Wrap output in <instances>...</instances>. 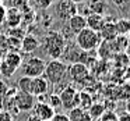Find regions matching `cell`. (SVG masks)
Listing matches in <instances>:
<instances>
[{
    "instance_id": "10",
    "label": "cell",
    "mask_w": 130,
    "mask_h": 121,
    "mask_svg": "<svg viewBox=\"0 0 130 121\" xmlns=\"http://www.w3.org/2000/svg\"><path fill=\"white\" fill-rule=\"evenodd\" d=\"M99 36H101L102 42H112L116 39L118 34H116V28H115V20H106L102 25V28L99 29Z\"/></svg>"
},
{
    "instance_id": "14",
    "label": "cell",
    "mask_w": 130,
    "mask_h": 121,
    "mask_svg": "<svg viewBox=\"0 0 130 121\" xmlns=\"http://www.w3.org/2000/svg\"><path fill=\"white\" fill-rule=\"evenodd\" d=\"M39 45H41L39 40H38L34 35H25V36L23 38V40H21L20 47L24 53H34L35 50L39 49Z\"/></svg>"
},
{
    "instance_id": "13",
    "label": "cell",
    "mask_w": 130,
    "mask_h": 121,
    "mask_svg": "<svg viewBox=\"0 0 130 121\" xmlns=\"http://www.w3.org/2000/svg\"><path fill=\"white\" fill-rule=\"evenodd\" d=\"M4 22L10 28H17L23 22V13L20 10L14 9V7H9L6 11V20H4Z\"/></svg>"
},
{
    "instance_id": "32",
    "label": "cell",
    "mask_w": 130,
    "mask_h": 121,
    "mask_svg": "<svg viewBox=\"0 0 130 121\" xmlns=\"http://www.w3.org/2000/svg\"><path fill=\"white\" fill-rule=\"evenodd\" d=\"M70 2H73V3H76V4H78V3H84L85 0H70Z\"/></svg>"
},
{
    "instance_id": "19",
    "label": "cell",
    "mask_w": 130,
    "mask_h": 121,
    "mask_svg": "<svg viewBox=\"0 0 130 121\" xmlns=\"http://www.w3.org/2000/svg\"><path fill=\"white\" fill-rule=\"evenodd\" d=\"M104 114H105V106L101 103H92L91 107L88 109V115L91 117V120H99Z\"/></svg>"
},
{
    "instance_id": "37",
    "label": "cell",
    "mask_w": 130,
    "mask_h": 121,
    "mask_svg": "<svg viewBox=\"0 0 130 121\" xmlns=\"http://www.w3.org/2000/svg\"><path fill=\"white\" fill-rule=\"evenodd\" d=\"M32 2H37V0H32Z\"/></svg>"
},
{
    "instance_id": "15",
    "label": "cell",
    "mask_w": 130,
    "mask_h": 121,
    "mask_svg": "<svg viewBox=\"0 0 130 121\" xmlns=\"http://www.w3.org/2000/svg\"><path fill=\"white\" fill-rule=\"evenodd\" d=\"M85 22H87V28L92 29L95 32H99V29L102 28L105 22L104 15L101 14H95V13H90L88 15H85Z\"/></svg>"
},
{
    "instance_id": "17",
    "label": "cell",
    "mask_w": 130,
    "mask_h": 121,
    "mask_svg": "<svg viewBox=\"0 0 130 121\" xmlns=\"http://www.w3.org/2000/svg\"><path fill=\"white\" fill-rule=\"evenodd\" d=\"M3 60L9 63L11 67H14L15 70H17V68L23 64V57H21V54L17 53V52H13V50L11 52H7V53L4 54Z\"/></svg>"
},
{
    "instance_id": "9",
    "label": "cell",
    "mask_w": 130,
    "mask_h": 121,
    "mask_svg": "<svg viewBox=\"0 0 130 121\" xmlns=\"http://www.w3.org/2000/svg\"><path fill=\"white\" fill-rule=\"evenodd\" d=\"M34 117L38 121H51L52 117L55 115V110L49 106L46 102H38L34 106Z\"/></svg>"
},
{
    "instance_id": "23",
    "label": "cell",
    "mask_w": 130,
    "mask_h": 121,
    "mask_svg": "<svg viewBox=\"0 0 130 121\" xmlns=\"http://www.w3.org/2000/svg\"><path fill=\"white\" fill-rule=\"evenodd\" d=\"M9 36L10 38H14V39H18V40H23V38L25 36V31L24 28H10V32H9Z\"/></svg>"
},
{
    "instance_id": "31",
    "label": "cell",
    "mask_w": 130,
    "mask_h": 121,
    "mask_svg": "<svg viewBox=\"0 0 130 121\" xmlns=\"http://www.w3.org/2000/svg\"><path fill=\"white\" fill-rule=\"evenodd\" d=\"M113 2L116 3V6H122L123 3H126L127 0H113Z\"/></svg>"
},
{
    "instance_id": "2",
    "label": "cell",
    "mask_w": 130,
    "mask_h": 121,
    "mask_svg": "<svg viewBox=\"0 0 130 121\" xmlns=\"http://www.w3.org/2000/svg\"><path fill=\"white\" fill-rule=\"evenodd\" d=\"M101 42L99 34L90 28H84L80 34L76 35V45L81 52H94L99 47Z\"/></svg>"
},
{
    "instance_id": "5",
    "label": "cell",
    "mask_w": 130,
    "mask_h": 121,
    "mask_svg": "<svg viewBox=\"0 0 130 121\" xmlns=\"http://www.w3.org/2000/svg\"><path fill=\"white\" fill-rule=\"evenodd\" d=\"M67 74L70 75V79L73 82L84 84L90 77V68L87 64H83V63H73L67 67Z\"/></svg>"
},
{
    "instance_id": "29",
    "label": "cell",
    "mask_w": 130,
    "mask_h": 121,
    "mask_svg": "<svg viewBox=\"0 0 130 121\" xmlns=\"http://www.w3.org/2000/svg\"><path fill=\"white\" fill-rule=\"evenodd\" d=\"M7 90H9V88H7L6 82H4L3 79H0V96H4Z\"/></svg>"
},
{
    "instance_id": "16",
    "label": "cell",
    "mask_w": 130,
    "mask_h": 121,
    "mask_svg": "<svg viewBox=\"0 0 130 121\" xmlns=\"http://www.w3.org/2000/svg\"><path fill=\"white\" fill-rule=\"evenodd\" d=\"M116 34L120 36H126L130 32V18H119L115 21Z\"/></svg>"
},
{
    "instance_id": "36",
    "label": "cell",
    "mask_w": 130,
    "mask_h": 121,
    "mask_svg": "<svg viewBox=\"0 0 130 121\" xmlns=\"http://www.w3.org/2000/svg\"><path fill=\"white\" fill-rule=\"evenodd\" d=\"M2 110H3V109H2V104H0V111H2Z\"/></svg>"
},
{
    "instance_id": "8",
    "label": "cell",
    "mask_w": 130,
    "mask_h": 121,
    "mask_svg": "<svg viewBox=\"0 0 130 121\" xmlns=\"http://www.w3.org/2000/svg\"><path fill=\"white\" fill-rule=\"evenodd\" d=\"M14 103L18 111H29L35 106V96L31 93H24V92H15L14 95Z\"/></svg>"
},
{
    "instance_id": "1",
    "label": "cell",
    "mask_w": 130,
    "mask_h": 121,
    "mask_svg": "<svg viewBox=\"0 0 130 121\" xmlns=\"http://www.w3.org/2000/svg\"><path fill=\"white\" fill-rule=\"evenodd\" d=\"M42 46L52 60H59V59H62V54L64 52L66 39L63 38V35L60 32L51 31L45 35Z\"/></svg>"
},
{
    "instance_id": "24",
    "label": "cell",
    "mask_w": 130,
    "mask_h": 121,
    "mask_svg": "<svg viewBox=\"0 0 130 121\" xmlns=\"http://www.w3.org/2000/svg\"><path fill=\"white\" fill-rule=\"evenodd\" d=\"M28 3H29V0H10V4H11L10 7H14V9L23 11L24 9L28 7Z\"/></svg>"
},
{
    "instance_id": "18",
    "label": "cell",
    "mask_w": 130,
    "mask_h": 121,
    "mask_svg": "<svg viewBox=\"0 0 130 121\" xmlns=\"http://www.w3.org/2000/svg\"><path fill=\"white\" fill-rule=\"evenodd\" d=\"M17 89H18V92L31 93L32 92V78H29V77H27V75L20 77V78H18V82H17Z\"/></svg>"
},
{
    "instance_id": "21",
    "label": "cell",
    "mask_w": 130,
    "mask_h": 121,
    "mask_svg": "<svg viewBox=\"0 0 130 121\" xmlns=\"http://www.w3.org/2000/svg\"><path fill=\"white\" fill-rule=\"evenodd\" d=\"M92 102H91V96L87 92H81L78 93V107L83 110H87L91 107Z\"/></svg>"
},
{
    "instance_id": "27",
    "label": "cell",
    "mask_w": 130,
    "mask_h": 121,
    "mask_svg": "<svg viewBox=\"0 0 130 121\" xmlns=\"http://www.w3.org/2000/svg\"><path fill=\"white\" fill-rule=\"evenodd\" d=\"M0 121H13V114L2 110V111H0Z\"/></svg>"
},
{
    "instance_id": "30",
    "label": "cell",
    "mask_w": 130,
    "mask_h": 121,
    "mask_svg": "<svg viewBox=\"0 0 130 121\" xmlns=\"http://www.w3.org/2000/svg\"><path fill=\"white\" fill-rule=\"evenodd\" d=\"M118 121H130V114H127V113L120 114V115L118 117Z\"/></svg>"
},
{
    "instance_id": "12",
    "label": "cell",
    "mask_w": 130,
    "mask_h": 121,
    "mask_svg": "<svg viewBox=\"0 0 130 121\" xmlns=\"http://www.w3.org/2000/svg\"><path fill=\"white\" fill-rule=\"evenodd\" d=\"M67 28L71 32V35H77L83 31L84 28H87V22H85V15H81L77 13L76 15L70 18L67 21Z\"/></svg>"
},
{
    "instance_id": "33",
    "label": "cell",
    "mask_w": 130,
    "mask_h": 121,
    "mask_svg": "<svg viewBox=\"0 0 130 121\" xmlns=\"http://www.w3.org/2000/svg\"><path fill=\"white\" fill-rule=\"evenodd\" d=\"M91 4H94V3H98V2H102V0H88Z\"/></svg>"
},
{
    "instance_id": "35",
    "label": "cell",
    "mask_w": 130,
    "mask_h": 121,
    "mask_svg": "<svg viewBox=\"0 0 130 121\" xmlns=\"http://www.w3.org/2000/svg\"><path fill=\"white\" fill-rule=\"evenodd\" d=\"M127 35H129V36H127V39H129V40H130V32H129V34H127Z\"/></svg>"
},
{
    "instance_id": "28",
    "label": "cell",
    "mask_w": 130,
    "mask_h": 121,
    "mask_svg": "<svg viewBox=\"0 0 130 121\" xmlns=\"http://www.w3.org/2000/svg\"><path fill=\"white\" fill-rule=\"evenodd\" d=\"M6 11H7V7L0 3V25H2V24L4 22V20H6Z\"/></svg>"
},
{
    "instance_id": "6",
    "label": "cell",
    "mask_w": 130,
    "mask_h": 121,
    "mask_svg": "<svg viewBox=\"0 0 130 121\" xmlns=\"http://www.w3.org/2000/svg\"><path fill=\"white\" fill-rule=\"evenodd\" d=\"M77 14V4L70 0H57L56 4V15L62 21L67 22L73 15Z\"/></svg>"
},
{
    "instance_id": "26",
    "label": "cell",
    "mask_w": 130,
    "mask_h": 121,
    "mask_svg": "<svg viewBox=\"0 0 130 121\" xmlns=\"http://www.w3.org/2000/svg\"><path fill=\"white\" fill-rule=\"evenodd\" d=\"M51 121H70V120H69V115L66 113H55Z\"/></svg>"
},
{
    "instance_id": "34",
    "label": "cell",
    "mask_w": 130,
    "mask_h": 121,
    "mask_svg": "<svg viewBox=\"0 0 130 121\" xmlns=\"http://www.w3.org/2000/svg\"><path fill=\"white\" fill-rule=\"evenodd\" d=\"M49 2H51V3H52V4H53V2H56V0H49Z\"/></svg>"
},
{
    "instance_id": "7",
    "label": "cell",
    "mask_w": 130,
    "mask_h": 121,
    "mask_svg": "<svg viewBox=\"0 0 130 121\" xmlns=\"http://www.w3.org/2000/svg\"><path fill=\"white\" fill-rule=\"evenodd\" d=\"M62 100V106L67 110L78 107V93L71 85H67L60 93H57Z\"/></svg>"
},
{
    "instance_id": "4",
    "label": "cell",
    "mask_w": 130,
    "mask_h": 121,
    "mask_svg": "<svg viewBox=\"0 0 130 121\" xmlns=\"http://www.w3.org/2000/svg\"><path fill=\"white\" fill-rule=\"evenodd\" d=\"M45 67H46V63L42 57L32 56L28 60H25V63L23 64V72L24 75L29 77V78H38V77L43 75Z\"/></svg>"
},
{
    "instance_id": "25",
    "label": "cell",
    "mask_w": 130,
    "mask_h": 121,
    "mask_svg": "<svg viewBox=\"0 0 130 121\" xmlns=\"http://www.w3.org/2000/svg\"><path fill=\"white\" fill-rule=\"evenodd\" d=\"M101 121H118V115L112 111H106L101 117Z\"/></svg>"
},
{
    "instance_id": "22",
    "label": "cell",
    "mask_w": 130,
    "mask_h": 121,
    "mask_svg": "<svg viewBox=\"0 0 130 121\" xmlns=\"http://www.w3.org/2000/svg\"><path fill=\"white\" fill-rule=\"evenodd\" d=\"M46 103H48L55 111L62 106V100H60V96L57 95V93H51V95H48V102H46Z\"/></svg>"
},
{
    "instance_id": "20",
    "label": "cell",
    "mask_w": 130,
    "mask_h": 121,
    "mask_svg": "<svg viewBox=\"0 0 130 121\" xmlns=\"http://www.w3.org/2000/svg\"><path fill=\"white\" fill-rule=\"evenodd\" d=\"M15 68L11 67L7 61H4L3 59L0 60V75L4 77V78H11L13 75L15 74Z\"/></svg>"
},
{
    "instance_id": "11",
    "label": "cell",
    "mask_w": 130,
    "mask_h": 121,
    "mask_svg": "<svg viewBox=\"0 0 130 121\" xmlns=\"http://www.w3.org/2000/svg\"><path fill=\"white\" fill-rule=\"evenodd\" d=\"M32 96L35 98H42L49 95V82L45 79V77H38L32 78Z\"/></svg>"
},
{
    "instance_id": "38",
    "label": "cell",
    "mask_w": 130,
    "mask_h": 121,
    "mask_svg": "<svg viewBox=\"0 0 130 121\" xmlns=\"http://www.w3.org/2000/svg\"><path fill=\"white\" fill-rule=\"evenodd\" d=\"M0 60H2V56H0Z\"/></svg>"
},
{
    "instance_id": "3",
    "label": "cell",
    "mask_w": 130,
    "mask_h": 121,
    "mask_svg": "<svg viewBox=\"0 0 130 121\" xmlns=\"http://www.w3.org/2000/svg\"><path fill=\"white\" fill-rule=\"evenodd\" d=\"M66 74H67V65L62 60H51L49 63H46L43 77L49 82V85L60 84L64 79Z\"/></svg>"
}]
</instances>
